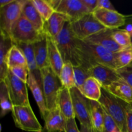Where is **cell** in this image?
<instances>
[{"mask_svg": "<svg viewBox=\"0 0 132 132\" xmlns=\"http://www.w3.org/2000/svg\"><path fill=\"white\" fill-rule=\"evenodd\" d=\"M32 1L45 21H47L55 12L47 0H32Z\"/></svg>", "mask_w": 132, "mask_h": 132, "instance_id": "obj_31", "label": "cell"}, {"mask_svg": "<svg viewBox=\"0 0 132 132\" xmlns=\"http://www.w3.org/2000/svg\"><path fill=\"white\" fill-rule=\"evenodd\" d=\"M92 14L107 29H118L126 24V15L120 14L117 10L97 9Z\"/></svg>", "mask_w": 132, "mask_h": 132, "instance_id": "obj_12", "label": "cell"}, {"mask_svg": "<svg viewBox=\"0 0 132 132\" xmlns=\"http://www.w3.org/2000/svg\"><path fill=\"white\" fill-rule=\"evenodd\" d=\"M10 37L14 44H34L43 39L45 35L37 32L34 26L21 15L13 26Z\"/></svg>", "mask_w": 132, "mask_h": 132, "instance_id": "obj_5", "label": "cell"}, {"mask_svg": "<svg viewBox=\"0 0 132 132\" xmlns=\"http://www.w3.org/2000/svg\"><path fill=\"white\" fill-rule=\"evenodd\" d=\"M55 12L67 16L70 23L90 13L81 0H60Z\"/></svg>", "mask_w": 132, "mask_h": 132, "instance_id": "obj_11", "label": "cell"}, {"mask_svg": "<svg viewBox=\"0 0 132 132\" xmlns=\"http://www.w3.org/2000/svg\"><path fill=\"white\" fill-rule=\"evenodd\" d=\"M59 78L63 87L69 90L76 87L73 66L69 62L64 63V65L62 68Z\"/></svg>", "mask_w": 132, "mask_h": 132, "instance_id": "obj_27", "label": "cell"}, {"mask_svg": "<svg viewBox=\"0 0 132 132\" xmlns=\"http://www.w3.org/2000/svg\"><path fill=\"white\" fill-rule=\"evenodd\" d=\"M103 88L124 103L132 104V87L121 77Z\"/></svg>", "mask_w": 132, "mask_h": 132, "instance_id": "obj_15", "label": "cell"}, {"mask_svg": "<svg viewBox=\"0 0 132 132\" xmlns=\"http://www.w3.org/2000/svg\"><path fill=\"white\" fill-rule=\"evenodd\" d=\"M25 0H13L0 8V30L10 36L12 28L22 15Z\"/></svg>", "mask_w": 132, "mask_h": 132, "instance_id": "obj_8", "label": "cell"}, {"mask_svg": "<svg viewBox=\"0 0 132 132\" xmlns=\"http://www.w3.org/2000/svg\"><path fill=\"white\" fill-rule=\"evenodd\" d=\"M34 45L36 64L39 70L50 67L48 58V45L46 36L41 41L35 43Z\"/></svg>", "mask_w": 132, "mask_h": 132, "instance_id": "obj_25", "label": "cell"}, {"mask_svg": "<svg viewBox=\"0 0 132 132\" xmlns=\"http://www.w3.org/2000/svg\"><path fill=\"white\" fill-rule=\"evenodd\" d=\"M97 9H103L110 10H116L112 3L108 1V0H98Z\"/></svg>", "mask_w": 132, "mask_h": 132, "instance_id": "obj_39", "label": "cell"}, {"mask_svg": "<svg viewBox=\"0 0 132 132\" xmlns=\"http://www.w3.org/2000/svg\"><path fill=\"white\" fill-rule=\"evenodd\" d=\"M127 132H132V104L125 105Z\"/></svg>", "mask_w": 132, "mask_h": 132, "instance_id": "obj_36", "label": "cell"}, {"mask_svg": "<svg viewBox=\"0 0 132 132\" xmlns=\"http://www.w3.org/2000/svg\"><path fill=\"white\" fill-rule=\"evenodd\" d=\"M12 107L7 86L4 81L0 83V117H4L12 112Z\"/></svg>", "mask_w": 132, "mask_h": 132, "instance_id": "obj_29", "label": "cell"}, {"mask_svg": "<svg viewBox=\"0 0 132 132\" xmlns=\"http://www.w3.org/2000/svg\"><path fill=\"white\" fill-rule=\"evenodd\" d=\"M54 39L64 63L69 62L73 67L85 66L83 54L79 43V39L72 33L70 22H66L61 32Z\"/></svg>", "mask_w": 132, "mask_h": 132, "instance_id": "obj_1", "label": "cell"}, {"mask_svg": "<svg viewBox=\"0 0 132 132\" xmlns=\"http://www.w3.org/2000/svg\"><path fill=\"white\" fill-rule=\"evenodd\" d=\"M90 77H94L104 88L121 78L117 70L106 66L95 64L88 69Z\"/></svg>", "mask_w": 132, "mask_h": 132, "instance_id": "obj_13", "label": "cell"}, {"mask_svg": "<svg viewBox=\"0 0 132 132\" xmlns=\"http://www.w3.org/2000/svg\"><path fill=\"white\" fill-rule=\"evenodd\" d=\"M113 30H114L106 29L87 37L84 39L83 41L90 44L99 45L112 52L113 54H117L125 50V48L119 46L114 41L112 37Z\"/></svg>", "mask_w": 132, "mask_h": 132, "instance_id": "obj_14", "label": "cell"}, {"mask_svg": "<svg viewBox=\"0 0 132 132\" xmlns=\"http://www.w3.org/2000/svg\"><path fill=\"white\" fill-rule=\"evenodd\" d=\"M116 43L125 49L132 48L131 36L126 29H116L112 35Z\"/></svg>", "mask_w": 132, "mask_h": 132, "instance_id": "obj_30", "label": "cell"}, {"mask_svg": "<svg viewBox=\"0 0 132 132\" xmlns=\"http://www.w3.org/2000/svg\"><path fill=\"white\" fill-rule=\"evenodd\" d=\"M126 23L132 26V14L131 15H126Z\"/></svg>", "mask_w": 132, "mask_h": 132, "instance_id": "obj_42", "label": "cell"}, {"mask_svg": "<svg viewBox=\"0 0 132 132\" xmlns=\"http://www.w3.org/2000/svg\"><path fill=\"white\" fill-rule=\"evenodd\" d=\"M70 93L76 117L79 120L80 125L92 128L90 100L84 96L77 87L71 89Z\"/></svg>", "mask_w": 132, "mask_h": 132, "instance_id": "obj_10", "label": "cell"}, {"mask_svg": "<svg viewBox=\"0 0 132 132\" xmlns=\"http://www.w3.org/2000/svg\"><path fill=\"white\" fill-rule=\"evenodd\" d=\"M57 105L66 121L76 118L70 90L62 87L58 95Z\"/></svg>", "mask_w": 132, "mask_h": 132, "instance_id": "obj_19", "label": "cell"}, {"mask_svg": "<svg viewBox=\"0 0 132 132\" xmlns=\"http://www.w3.org/2000/svg\"><path fill=\"white\" fill-rule=\"evenodd\" d=\"M101 85L94 77H90L79 90L89 100L98 101L101 95Z\"/></svg>", "mask_w": 132, "mask_h": 132, "instance_id": "obj_24", "label": "cell"}, {"mask_svg": "<svg viewBox=\"0 0 132 132\" xmlns=\"http://www.w3.org/2000/svg\"><path fill=\"white\" fill-rule=\"evenodd\" d=\"M79 43L85 59V68L88 69L92 66L97 64L117 70L116 54L99 45L90 44L81 40H79Z\"/></svg>", "mask_w": 132, "mask_h": 132, "instance_id": "obj_2", "label": "cell"}, {"mask_svg": "<svg viewBox=\"0 0 132 132\" xmlns=\"http://www.w3.org/2000/svg\"><path fill=\"white\" fill-rule=\"evenodd\" d=\"M0 132H1V125L0 124Z\"/></svg>", "mask_w": 132, "mask_h": 132, "instance_id": "obj_44", "label": "cell"}, {"mask_svg": "<svg viewBox=\"0 0 132 132\" xmlns=\"http://www.w3.org/2000/svg\"><path fill=\"white\" fill-rule=\"evenodd\" d=\"M98 103L113 119L121 131L127 132L125 111L126 103L112 95L103 87L101 89V95Z\"/></svg>", "mask_w": 132, "mask_h": 132, "instance_id": "obj_3", "label": "cell"}, {"mask_svg": "<svg viewBox=\"0 0 132 132\" xmlns=\"http://www.w3.org/2000/svg\"><path fill=\"white\" fill-rule=\"evenodd\" d=\"M128 67V68H131V69H132V63Z\"/></svg>", "mask_w": 132, "mask_h": 132, "instance_id": "obj_43", "label": "cell"}, {"mask_svg": "<svg viewBox=\"0 0 132 132\" xmlns=\"http://www.w3.org/2000/svg\"><path fill=\"white\" fill-rule=\"evenodd\" d=\"M22 15L34 26L37 32L44 34L45 21L36 9L32 0L24 1L22 8Z\"/></svg>", "mask_w": 132, "mask_h": 132, "instance_id": "obj_20", "label": "cell"}, {"mask_svg": "<svg viewBox=\"0 0 132 132\" xmlns=\"http://www.w3.org/2000/svg\"><path fill=\"white\" fill-rule=\"evenodd\" d=\"M5 81L13 106L30 105L27 83L15 77L9 70Z\"/></svg>", "mask_w": 132, "mask_h": 132, "instance_id": "obj_9", "label": "cell"}, {"mask_svg": "<svg viewBox=\"0 0 132 132\" xmlns=\"http://www.w3.org/2000/svg\"><path fill=\"white\" fill-rule=\"evenodd\" d=\"M41 86L48 110L57 106V102L59 92L63 86L59 77L56 76L50 67L40 70Z\"/></svg>", "mask_w": 132, "mask_h": 132, "instance_id": "obj_4", "label": "cell"}, {"mask_svg": "<svg viewBox=\"0 0 132 132\" xmlns=\"http://www.w3.org/2000/svg\"><path fill=\"white\" fill-rule=\"evenodd\" d=\"M91 121L92 128L97 132H104V110L98 101H91Z\"/></svg>", "mask_w": 132, "mask_h": 132, "instance_id": "obj_26", "label": "cell"}, {"mask_svg": "<svg viewBox=\"0 0 132 132\" xmlns=\"http://www.w3.org/2000/svg\"><path fill=\"white\" fill-rule=\"evenodd\" d=\"M80 132H94V130L93 128L87 127L84 125H81Z\"/></svg>", "mask_w": 132, "mask_h": 132, "instance_id": "obj_40", "label": "cell"}, {"mask_svg": "<svg viewBox=\"0 0 132 132\" xmlns=\"http://www.w3.org/2000/svg\"><path fill=\"white\" fill-rule=\"evenodd\" d=\"M46 37L47 40L49 66L56 76L59 77L64 65V61L54 39L46 36Z\"/></svg>", "mask_w": 132, "mask_h": 132, "instance_id": "obj_21", "label": "cell"}, {"mask_svg": "<svg viewBox=\"0 0 132 132\" xmlns=\"http://www.w3.org/2000/svg\"><path fill=\"white\" fill-rule=\"evenodd\" d=\"M131 40H132V37H131Z\"/></svg>", "mask_w": 132, "mask_h": 132, "instance_id": "obj_45", "label": "cell"}, {"mask_svg": "<svg viewBox=\"0 0 132 132\" xmlns=\"http://www.w3.org/2000/svg\"><path fill=\"white\" fill-rule=\"evenodd\" d=\"M13 45L10 36L0 30V83L5 81L9 72L8 54Z\"/></svg>", "mask_w": 132, "mask_h": 132, "instance_id": "obj_16", "label": "cell"}, {"mask_svg": "<svg viewBox=\"0 0 132 132\" xmlns=\"http://www.w3.org/2000/svg\"><path fill=\"white\" fill-rule=\"evenodd\" d=\"M81 1L90 13H93L97 9L98 0H81Z\"/></svg>", "mask_w": 132, "mask_h": 132, "instance_id": "obj_38", "label": "cell"}, {"mask_svg": "<svg viewBox=\"0 0 132 132\" xmlns=\"http://www.w3.org/2000/svg\"><path fill=\"white\" fill-rule=\"evenodd\" d=\"M7 64L9 69L15 66L27 67V61L22 50L17 45H13L8 54Z\"/></svg>", "mask_w": 132, "mask_h": 132, "instance_id": "obj_28", "label": "cell"}, {"mask_svg": "<svg viewBox=\"0 0 132 132\" xmlns=\"http://www.w3.org/2000/svg\"><path fill=\"white\" fill-rule=\"evenodd\" d=\"M65 132H80V130H79L76 124V118L67 121Z\"/></svg>", "mask_w": 132, "mask_h": 132, "instance_id": "obj_37", "label": "cell"}, {"mask_svg": "<svg viewBox=\"0 0 132 132\" xmlns=\"http://www.w3.org/2000/svg\"><path fill=\"white\" fill-rule=\"evenodd\" d=\"M13 0H0V8L10 3Z\"/></svg>", "mask_w": 132, "mask_h": 132, "instance_id": "obj_41", "label": "cell"}, {"mask_svg": "<svg viewBox=\"0 0 132 132\" xmlns=\"http://www.w3.org/2000/svg\"><path fill=\"white\" fill-rule=\"evenodd\" d=\"M14 45H17L23 52L27 61L28 73L33 74L37 81L41 85V72L36 64L33 44L17 43Z\"/></svg>", "mask_w": 132, "mask_h": 132, "instance_id": "obj_23", "label": "cell"}, {"mask_svg": "<svg viewBox=\"0 0 132 132\" xmlns=\"http://www.w3.org/2000/svg\"><path fill=\"white\" fill-rule=\"evenodd\" d=\"M43 120L46 132H65L67 121L58 106L48 111Z\"/></svg>", "mask_w": 132, "mask_h": 132, "instance_id": "obj_17", "label": "cell"}, {"mask_svg": "<svg viewBox=\"0 0 132 132\" xmlns=\"http://www.w3.org/2000/svg\"><path fill=\"white\" fill-rule=\"evenodd\" d=\"M27 86L30 89L35 101L39 107L42 119H44L48 110L46 108L43 92V89L41 88L42 86L37 81L35 76L30 73H28Z\"/></svg>", "mask_w": 132, "mask_h": 132, "instance_id": "obj_22", "label": "cell"}, {"mask_svg": "<svg viewBox=\"0 0 132 132\" xmlns=\"http://www.w3.org/2000/svg\"><path fill=\"white\" fill-rule=\"evenodd\" d=\"M11 112L17 128L25 131H42V126L34 113L30 105L13 106Z\"/></svg>", "mask_w": 132, "mask_h": 132, "instance_id": "obj_6", "label": "cell"}, {"mask_svg": "<svg viewBox=\"0 0 132 132\" xmlns=\"http://www.w3.org/2000/svg\"><path fill=\"white\" fill-rule=\"evenodd\" d=\"M70 28L75 37L81 41L107 29L95 18L92 13L86 14L80 19L70 23Z\"/></svg>", "mask_w": 132, "mask_h": 132, "instance_id": "obj_7", "label": "cell"}, {"mask_svg": "<svg viewBox=\"0 0 132 132\" xmlns=\"http://www.w3.org/2000/svg\"><path fill=\"white\" fill-rule=\"evenodd\" d=\"M117 70L128 67L132 63V48L125 49L116 54Z\"/></svg>", "mask_w": 132, "mask_h": 132, "instance_id": "obj_32", "label": "cell"}, {"mask_svg": "<svg viewBox=\"0 0 132 132\" xmlns=\"http://www.w3.org/2000/svg\"><path fill=\"white\" fill-rule=\"evenodd\" d=\"M67 21H69L67 16L61 13L54 12L51 17L45 21L44 34L45 36L54 39L61 32Z\"/></svg>", "mask_w": 132, "mask_h": 132, "instance_id": "obj_18", "label": "cell"}, {"mask_svg": "<svg viewBox=\"0 0 132 132\" xmlns=\"http://www.w3.org/2000/svg\"><path fill=\"white\" fill-rule=\"evenodd\" d=\"M74 70V77L75 82H76V86L78 89H80L85 81L90 77L88 72L87 68H85L82 66L77 67H73Z\"/></svg>", "mask_w": 132, "mask_h": 132, "instance_id": "obj_33", "label": "cell"}, {"mask_svg": "<svg viewBox=\"0 0 132 132\" xmlns=\"http://www.w3.org/2000/svg\"><path fill=\"white\" fill-rule=\"evenodd\" d=\"M9 70L15 76L27 84L28 77V68L21 66H15L9 68Z\"/></svg>", "mask_w": 132, "mask_h": 132, "instance_id": "obj_34", "label": "cell"}, {"mask_svg": "<svg viewBox=\"0 0 132 132\" xmlns=\"http://www.w3.org/2000/svg\"><path fill=\"white\" fill-rule=\"evenodd\" d=\"M119 75L122 79L128 82L132 87V69L126 67V68L119 69L117 70Z\"/></svg>", "mask_w": 132, "mask_h": 132, "instance_id": "obj_35", "label": "cell"}]
</instances>
